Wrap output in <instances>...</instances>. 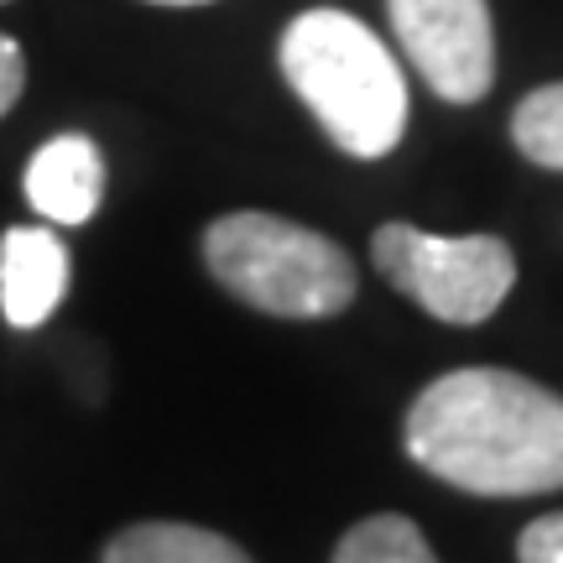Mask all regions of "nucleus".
Masks as SVG:
<instances>
[{
    "label": "nucleus",
    "mask_w": 563,
    "mask_h": 563,
    "mask_svg": "<svg viewBox=\"0 0 563 563\" xmlns=\"http://www.w3.org/2000/svg\"><path fill=\"white\" fill-rule=\"evenodd\" d=\"M26 199L42 220L53 224H89L95 209L104 199V157L100 146L79 131H63V136L42 141L32 162H26Z\"/></svg>",
    "instance_id": "nucleus-7"
},
{
    "label": "nucleus",
    "mask_w": 563,
    "mask_h": 563,
    "mask_svg": "<svg viewBox=\"0 0 563 563\" xmlns=\"http://www.w3.org/2000/svg\"><path fill=\"white\" fill-rule=\"evenodd\" d=\"M511 141L527 162L563 173V84H543L532 89L517 115H511Z\"/></svg>",
    "instance_id": "nucleus-10"
},
{
    "label": "nucleus",
    "mask_w": 563,
    "mask_h": 563,
    "mask_svg": "<svg viewBox=\"0 0 563 563\" xmlns=\"http://www.w3.org/2000/svg\"><path fill=\"white\" fill-rule=\"evenodd\" d=\"M517 563H563V511L538 517L517 538Z\"/></svg>",
    "instance_id": "nucleus-11"
},
{
    "label": "nucleus",
    "mask_w": 563,
    "mask_h": 563,
    "mask_svg": "<svg viewBox=\"0 0 563 563\" xmlns=\"http://www.w3.org/2000/svg\"><path fill=\"white\" fill-rule=\"evenodd\" d=\"M68 292V251L47 224H16L0 235V313L11 329H37Z\"/></svg>",
    "instance_id": "nucleus-6"
},
{
    "label": "nucleus",
    "mask_w": 563,
    "mask_h": 563,
    "mask_svg": "<svg viewBox=\"0 0 563 563\" xmlns=\"http://www.w3.org/2000/svg\"><path fill=\"white\" fill-rule=\"evenodd\" d=\"M104 563H251V553L194 522H136L110 538Z\"/></svg>",
    "instance_id": "nucleus-8"
},
{
    "label": "nucleus",
    "mask_w": 563,
    "mask_h": 563,
    "mask_svg": "<svg viewBox=\"0 0 563 563\" xmlns=\"http://www.w3.org/2000/svg\"><path fill=\"white\" fill-rule=\"evenodd\" d=\"M152 5H209V0H152Z\"/></svg>",
    "instance_id": "nucleus-13"
},
{
    "label": "nucleus",
    "mask_w": 563,
    "mask_h": 563,
    "mask_svg": "<svg viewBox=\"0 0 563 563\" xmlns=\"http://www.w3.org/2000/svg\"><path fill=\"white\" fill-rule=\"evenodd\" d=\"M391 32L422 84L449 104H475L496 84L490 0H386Z\"/></svg>",
    "instance_id": "nucleus-5"
},
{
    "label": "nucleus",
    "mask_w": 563,
    "mask_h": 563,
    "mask_svg": "<svg viewBox=\"0 0 563 563\" xmlns=\"http://www.w3.org/2000/svg\"><path fill=\"white\" fill-rule=\"evenodd\" d=\"M407 454L470 496L563 490V397L496 365L449 371L407 407Z\"/></svg>",
    "instance_id": "nucleus-1"
},
{
    "label": "nucleus",
    "mask_w": 563,
    "mask_h": 563,
    "mask_svg": "<svg viewBox=\"0 0 563 563\" xmlns=\"http://www.w3.org/2000/svg\"><path fill=\"white\" fill-rule=\"evenodd\" d=\"M277 63L329 141L361 162L397 152L407 131V74L365 21L319 5L277 42Z\"/></svg>",
    "instance_id": "nucleus-2"
},
{
    "label": "nucleus",
    "mask_w": 563,
    "mask_h": 563,
    "mask_svg": "<svg viewBox=\"0 0 563 563\" xmlns=\"http://www.w3.org/2000/svg\"><path fill=\"white\" fill-rule=\"evenodd\" d=\"M334 563H439L418 522L407 517H365L340 538Z\"/></svg>",
    "instance_id": "nucleus-9"
},
{
    "label": "nucleus",
    "mask_w": 563,
    "mask_h": 563,
    "mask_svg": "<svg viewBox=\"0 0 563 563\" xmlns=\"http://www.w3.org/2000/svg\"><path fill=\"white\" fill-rule=\"evenodd\" d=\"M21 89H26V58H21L16 37L0 32V115L21 100Z\"/></svg>",
    "instance_id": "nucleus-12"
},
{
    "label": "nucleus",
    "mask_w": 563,
    "mask_h": 563,
    "mask_svg": "<svg viewBox=\"0 0 563 563\" xmlns=\"http://www.w3.org/2000/svg\"><path fill=\"white\" fill-rule=\"evenodd\" d=\"M203 266L230 298L277 319H334L355 302V262L340 241L262 209H235L203 230Z\"/></svg>",
    "instance_id": "nucleus-3"
},
{
    "label": "nucleus",
    "mask_w": 563,
    "mask_h": 563,
    "mask_svg": "<svg viewBox=\"0 0 563 563\" xmlns=\"http://www.w3.org/2000/svg\"><path fill=\"white\" fill-rule=\"evenodd\" d=\"M371 262L443 323H485L517 282V256L501 235H428L402 220L376 230Z\"/></svg>",
    "instance_id": "nucleus-4"
}]
</instances>
